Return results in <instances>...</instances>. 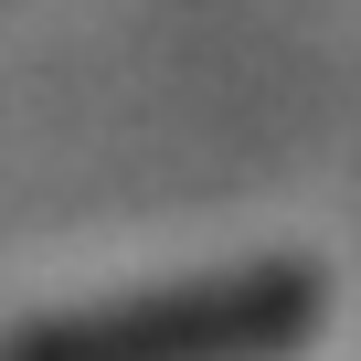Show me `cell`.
Here are the masks:
<instances>
[{
  "label": "cell",
  "mask_w": 361,
  "mask_h": 361,
  "mask_svg": "<svg viewBox=\"0 0 361 361\" xmlns=\"http://www.w3.org/2000/svg\"><path fill=\"white\" fill-rule=\"evenodd\" d=\"M319 319H329L319 266H234V276H180L64 319H22L0 361H287L298 340H319Z\"/></svg>",
  "instance_id": "1"
}]
</instances>
